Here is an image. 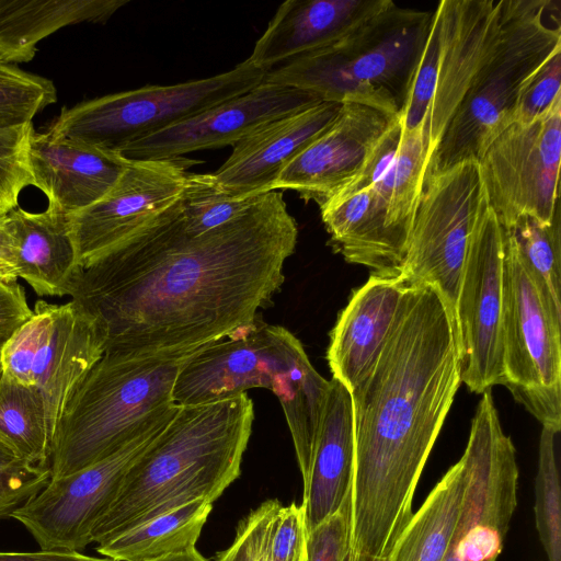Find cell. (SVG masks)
I'll list each match as a JSON object with an SVG mask.
<instances>
[{
    "instance_id": "cell-32",
    "label": "cell",
    "mask_w": 561,
    "mask_h": 561,
    "mask_svg": "<svg viewBox=\"0 0 561 561\" xmlns=\"http://www.w3.org/2000/svg\"><path fill=\"white\" fill-rule=\"evenodd\" d=\"M501 228L545 296L561 311L560 214L550 224L530 215H520Z\"/></svg>"
},
{
    "instance_id": "cell-34",
    "label": "cell",
    "mask_w": 561,
    "mask_h": 561,
    "mask_svg": "<svg viewBox=\"0 0 561 561\" xmlns=\"http://www.w3.org/2000/svg\"><path fill=\"white\" fill-rule=\"evenodd\" d=\"M56 101L53 81L0 61V129L32 123Z\"/></svg>"
},
{
    "instance_id": "cell-9",
    "label": "cell",
    "mask_w": 561,
    "mask_h": 561,
    "mask_svg": "<svg viewBox=\"0 0 561 561\" xmlns=\"http://www.w3.org/2000/svg\"><path fill=\"white\" fill-rule=\"evenodd\" d=\"M486 205L479 162L463 161L424 180L411 226L399 277L440 295L454 333L471 234Z\"/></svg>"
},
{
    "instance_id": "cell-30",
    "label": "cell",
    "mask_w": 561,
    "mask_h": 561,
    "mask_svg": "<svg viewBox=\"0 0 561 561\" xmlns=\"http://www.w3.org/2000/svg\"><path fill=\"white\" fill-rule=\"evenodd\" d=\"M330 381L302 355L275 393L293 438L304 484L307 482L322 423Z\"/></svg>"
},
{
    "instance_id": "cell-38",
    "label": "cell",
    "mask_w": 561,
    "mask_h": 561,
    "mask_svg": "<svg viewBox=\"0 0 561 561\" xmlns=\"http://www.w3.org/2000/svg\"><path fill=\"white\" fill-rule=\"evenodd\" d=\"M437 60L438 37L434 19H432L426 44L412 83L411 94L407 107L400 118L403 131L424 127L435 91Z\"/></svg>"
},
{
    "instance_id": "cell-7",
    "label": "cell",
    "mask_w": 561,
    "mask_h": 561,
    "mask_svg": "<svg viewBox=\"0 0 561 561\" xmlns=\"http://www.w3.org/2000/svg\"><path fill=\"white\" fill-rule=\"evenodd\" d=\"M266 71L249 59L219 75L171 85H146L65 107L47 131L117 151L261 84Z\"/></svg>"
},
{
    "instance_id": "cell-5",
    "label": "cell",
    "mask_w": 561,
    "mask_h": 561,
    "mask_svg": "<svg viewBox=\"0 0 561 561\" xmlns=\"http://www.w3.org/2000/svg\"><path fill=\"white\" fill-rule=\"evenodd\" d=\"M434 11L387 7L339 42L266 72L263 82L358 103L401 118Z\"/></svg>"
},
{
    "instance_id": "cell-44",
    "label": "cell",
    "mask_w": 561,
    "mask_h": 561,
    "mask_svg": "<svg viewBox=\"0 0 561 561\" xmlns=\"http://www.w3.org/2000/svg\"><path fill=\"white\" fill-rule=\"evenodd\" d=\"M0 561H114L78 551L43 550L32 552L0 551Z\"/></svg>"
},
{
    "instance_id": "cell-43",
    "label": "cell",
    "mask_w": 561,
    "mask_h": 561,
    "mask_svg": "<svg viewBox=\"0 0 561 561\" xmlns=\"http://www.w3.org/2000/svg\"><path fill=\"white\" fill-rule=\"evenodd\" d=\"M24 288L19 282L0 279V377L4 346L18 329L32 316Z\"/></svg>"
},
{
    "instance_id": "cell-31",
    "label": "cell",
    "mask_w": 561,
    "mask_h": 561,
    "mask_svg": "<svg viewBox=\"0 0 561 561\" xmlns=\"http://www.w3.org/2000/svg\"><path fill=\"white\" fill-rule=\"evenodd\" d=\"M0 439L30 466L49 468L53 435L44 400L34 388L0 377Z\"/></svg>"
},
{
    "instance_id": "cell-17",
    "label": "cell",
    "mask_w": 561,
    "mask_h": 561,
    "mask_svg": "<svg viewBox=\"0 0 561 561\" xmlns=\"http://www.w3.org/2000/svg\"><path fill=\"white\" fill-rule=\"evenodd\" d=\"M401 136L402 124L398 119L351 182L359 186L341 197L327 224L331 245L346 262L366 266L380 275L399 276L403 265V256L387 226Z\"/></svg>"
},
{
    "instance_id": "cell-21",
    "label": "cell",
    "mask_w": 561,
    "mask_h": 561,
    "mask_svg": "<svg viewBox=\"0 0 561 561\" xmlns=\"http://www.w3.org/2000/svg\"><path fill=\"white\" fill-rule=\"evenodd\" d=\"M342 104L320 102L273 119L238 141L214 173L213 185L236 198L274 191L282 170L335 119Z\"/></svg>"
},
{
    "instance_id": "cell-10",
    "label": "cell",
    "mask_w": 561,
    "mask_h": 561,
    "mask_svg": "<svg viewBox=\"0 0 561 561\" xmlns=\"http://www.w3.org/2000/svg\"><path fill=\"white\" fill-rule=\"evenodd\" d=\"M96 319L75 300L38 299L2 353V375L42 396L53 440L75 391L104 355Z\"/></svg>"
},
{
    "instance_id": "cell-47",
    "label": "cell",
    "mask_w": 561,
    "mask_h": 561,
    "mask_svg": "<svg viewBox=\"0 0 561 561\" xmlns=\"http://www.w3.org/2000/svg\"><path fill=\"white\" fill-rule=\"evenodd\" d=\"M18 462L22 461H20L13 451L0 439V468H5Z\"/></svg>"
},
{
    "instance_id": "cell-27",
    "label": "cell",
    "mask_w": 561,
    "mask_h": 561,
    "mask_svg": "<svg viewBox=\"0 0 561 561\" xmlns=\"http://www.w3.org/2000/svg\"><path fill=\"white\" fill-rule=\"evenodd\" d=\"M126 0H0V61L30 62L38 43L66 26L105 23Z\"/></svg>"
},
{
    "instance_id": "cell-26",
    "label": "cell",
    "mask_w": 561,
    "mask_h": 561,
    "mask_svg": "<svg viewBox=\"0 0 561 561\" xmlns=\"http://www.w3.org/2000/svg\"><path fill=\"white\" fill-rule=\"evenodd\" d=\"M4 221L13 238L18 278L38 297L69 296L80 267L67 216L50 207L31 213L18 206Z\"/></svg>"
},
{
    "instance_id": "cell-18",
    "label": "cell",
    "mask_w": 561,
    "mask_h": 561,
    "mask_svg": "<svg viewBox=\"0 0 561 561\" xmlns=\"http://www.w3.org/2000/svg\"><path fill=\"white\" fill-rule=\"evenodd\" d=\"M320 102L310 92L262 82L245 93L129 142L117 152L129 160H165L234 146L262 125Z\"/></svg>"
},
{
    "instance_id": "cell-37",
    "label": "cell",
    "mask_w": 561,
    "mask_h": 561,
    "mask_svg": "<svg viewBox=\"0 0 561 561\" xmlns=\"http://www.w3.org/2000/svg\"><path fill=\"white\" fill-rule=\"evenodd\" d=\"M280 506L277 500H267L251 511L238 525L232 543L216 561H271V537Z\"/></svg>"
},
{
    "instance_id": "cell-36",
    "label": "cell",
    "mask_w": 561,
    "mask_h": 561,
    "mask_svg": "<svg viewBox=\"0 0 561 561\" xmlns=\"http://www.w3.org/2000/svg\"><path fill=\"white\" fill-rule=\"evenodd\" d=\"M33 123L0 129V218L18 207L21 192L32 185L28 164Z\"/></svg>"
},
{
    "instance_id": "cell-8",
    "label": "cell",
    "mask_w": 561,
    "mask_h": 561,
    "mask_svg": "<svg viewBox=\"0 0 561 561\" xmlns=\"http://www.w3.org/2000/svg\"><path fill=\"white\" fill-rule=\"evenodd\" d=\"M503 239V385L542 427L561 430V311Z\"/></svg>"
},
{
    "instance_id": "cell-14",
    "label": "cell",
    "mask_w": 561,
    "mask_h": 561,
    "mask_svg": "<svg viewBox=\"0 0 561 561\" xmlns=\"http://www.w3.org/2000/svg\"><path fill=\"white\" fill-rule=\"evenodd\" d=\"M501 225L486 205L471 234L456 313L460 380L482 394L503 385Z\"/></svg>"
},
{
    "instance_id": "cell-29",
    "label": "cell",
    "mask_w": 561,
    "mask_h": 561,
    "mask_svg": "<svg viewBox=\"0 0 561 561\" xmlns=\"http://www.w3.org/2000/svg\"><path fill=\"white\" fill-rule=\"evenodd\" d=\"M465 488L459 459L435 484L398 537L390 561H443L458 519Z\"/></svg>"
},
{
    "instance_id": "cell-11",
    "label": "cell",
    "mask_w": 561,
    "mask_h": 561,
    "mask_svg": "<svg viewBox=\"0 0 561 561\" xmlns=\"http://www.w3.org/2000/svg\"><path fill=\"white\" fill-rule=\"evenodd\" d=\"M460 460L463 494L443 561H496L517 507L519 470L491 390L477 405Z\"/></svg>"
},
{
    "instance_id": "cell-12",
    "label": "cell",
    "mask_w": 561,
    "mask_h": 561,
    "mask_svg": "<svg viewBox=\"0 0 561 561\" xmlns=\"http://www.w3.org/2000/svg\"><path fill=\"white\" fill-rule=\"evenodd\" d=\"M561 98L530 123L514 122L479 162L488 206L501 227L520 215L550 224L560 214Z\"/></svg>"
},
{
    "instance_id": "cell-48",
    "label": "cell",
    "mask_w": 561,
    "mask_h": 561,
    "mask_svg": "<svg viewBox=\"0 0 561 561\" xmlns=\"http://www.w3.org/2000/svg\"><path fill=\"white\" fill-rule=\"evenodd\" d=\"M343 561H390V556H369L363 553H354L347 550Z\"/></svg>"
},
{
    "instance_id": "cell-13",
    "label": "cell",
    "mask_w": 561,
    "mask_h": 561,
    "mask_svg": "<svg viewBox=\"0 0 561 561\" xmlns=\"http://www.w3.org/2000/svg\"><path fill=\"white\" fill-rule=\"evenodd\" d=\"M174 404L106 458L69 476L50 480L10 517L20 522L43 550L82 551L117 494L133 463L165 427Z\"/></svg>"
},
{
    "instance_id": "cell-15",
    "label": "cell",
    "mask_w": 561,
    "mask_h": 561,
    "mask_svg": "<svg viewBox=\"0 0 561 561\" xmlns=\"http://www.w3.org/2000/svg\"><path fill=\"white\" fill-rule=\"evenodd\" d=\"M305 354L287 329L255 320L196 352L179 371L172 399L179 405H193L252 388L275 394Z\"/></svg>"
},
{
    "instance_id": "cell-35",
    "label": "cell",
    "mask_w": 561,
    "mask_h": 561,
    "mask_svg": "<svg viewBox=\"0 0 561 561\" xmlns=\"http://www.w3.org/2000/svg\"><path fill=\"white\" fill-rule=\"evenodd\" d=\"M260 196L236 198L219 192L208 173H190L180 199L185 229L201 234L219 227L243 214Z\"/></svg>"
},
{
    "instance_id": "cell-2",
    "label": "cell",
    "mask_w": 561,
    "mask_h": 561,
    "mask_svg": "<svg viewBox=\"0 0 561 561\" xmlns=\"http://www.w3.org/2000/svg\"><path fill=\"white\" fill-rule=\"evenodd\" d=\"M461 383L450 313L428 285H408L390 336L351 391L354 470L348 550L389 556Z\"/></svg>"
},
{
    "instance_id": "cell-24",
    "label": "cell",
    "mask_w": 561,
    "mask_h": 561,
    "mask_svg": "<svg viewBox=\"0 0 561 561\" xmlns=\"http://www.w3.org/2000/svg\"><path fill=\"white\" fill-rule=\"evenodd\" d=\"M391 0H287L248 58L266 72L325 48L381 11Z\"/></svg>"
},
{
    "instance_id": "cell-42",
    "label": "cell",
    "mask_w": 561,
    "mask_h": 561,
    "mask_svg": "<svg viewBox=\"0 0 561 561\" xmlns=\"http://www.w3.org/2000/svg\"><path fill=\"white\" fill-rule=\"evenodd\" d=\"M347 501L308 534L307 561H343L348 550Z\"/></svg>"
},
{
    "instance_id": "cell-33",
    "label": "cell",
    "mask_w": 561,
    "mask_h": 561,
    "mask_svg": "<svg viewBox=\"0 0 561 561\" xmlns=\"http://www.w3.org/2000/svg\"><path fill=\"white\" fill-rule=\"evenodd\" d=\"M556 433L542 427L535 478V522L549 561H561V490Z\"/></svg>"
},
{
    "instance_id": "cell-20",
    "label": "cell",
    "mask_w": 561,
    "mask_h": 561,
    "mask_svg": "<svg viewBox=\"0 0 561 561\" xmlns=\"http://www.w3.org/2000/svg\"><path fill=\"white\" fill-rule=\"evenodd\" d=\"M398 119L371 106L342 104L333 123L282 170L273 190H294L322 206L356 179Z\"/></svg>"
},
{
    "instance_id": "cell-19",
    "label": "cell",
    "mask_w": 561,
    "mask_h": 561,
    "mask_svg": "<svg viewBox=\"0 0 561 561\" xmlns=\"http://www.w3.org/2000/svg\"><path fill=\"white\" fill-rule=\"evenodd\" d=\"M433 19L438 60L435 91L424 123L426 163L495 44L501 0H442Z\"/></svg>"
},
{
    "instance_id": "cell-46",
    "label": "cell",
    "mask_w": 561,
    "mask_h": 561,
    "mask_svg": "<svg viewBox=\"0 0 561 561\" xmlns=\"http://www.w3.org/2000/svg\"><path fill=\"white\" fill-rule=\"evenodd\" d=\"M152 561H208L206 560L196 548L162 557Z\"/></svg>"
},
{
    "instance_id": "cell-25",
    "label": "cell",
    "mask_w": 561,
    "mask_h": 561,
    "mask_svg": "<svg viewBox=\"0 0 561 561\" xmlns=\"http://www.w3.org/2000/svg\"><path fill=\"white\" fill-rule=\"evenodd\" d=\"M353 470L352 398L350 391L332 378L309 477L304 484L308 534L343 507L350 495Z\"/></svg>"
},
{
    "instance_id": "cell-6",
    "label": "cell",
    "mask_w": 561,
    "mask_h": 561,
    "mask_svg": "<svg viewBox=\"0 0 561 561\" xmlns=\"http://www.w3.org/2000/svg\"><path fill=\"white\" fill-rule=\"evenodd\" d=\"M559 4L501 0L495 44L430 157L424 180L457 163L479 161L492 140L514 123L523 89L561 49L560 19L551 16Z\"/></svg>"
},
{
    "instance_id": "cell-16",
    "label": "cell",
    "mask_w": 561,
    "mask_h": 561,
    "mask_svg": "<svg viewBox=\"0 0 561 561\" xmlns=\"http://www.w3.org/2000/svg\"><path fill=\"white\" fill-rule=\"evenodd\" d=\"M186 164L182 158L129 160L105 196L66 215L79 267L105 256L176 204L186 187Z\"/></svg>"
},
{
    "instance_id": "cell-45",
    "label": "cell",
    "mask_w": 561,
    "mask_h": 561,
    "mask_svg": "<svg viewBox=\"0 0 561 561\" xmlns=\"http://www.w3.org/2000/svg\"><path fill=\"white\" fill-rule=\"evenodd\" d=\"M0 279L8 283L19 280L14 264L13 238L5 225L4 216L0 218Z\"/></svg>"
},
{
    "instance_id": "cell-22",
    "label": "cell",
    "mask_w": 561,
    "mask_h": 561,
    "mask_svg": "<svg viewBox=\"0 0 561 561\" xmlns=\"http://www.w3.org/2000/svg\"><path fill=\"white\" fill-rule=\"evenodd\" d=\"M129 159L121 152L33 131L28 147L32 185L48 206L65 215L100 201L117 182Z\"/></svg>"
},
{
    "instance_id": "cell-4",
    "label": "cell",
    "mask_w": 561,
    "mask_h": 561,
    "mask_svg": "<svg viewBox=\"0 0 561 561\" xmlns=\"http://www.w3.org/2000/svg\"><path fill=\"white\" fill-rule=\"evenodd\" d=\"M205 346L149 354L104 353L59 422L51 445L50 480L106 458L173 407L179 371Z\"/></svg>"
},
{
    "instance_id": "cell-23",
    "label": "cell",
    "mask_w": 561,
    "mask_h": 561,
    "mask_svg": "<svg viewBox=\"0 0 561 561\" xmlns=\"http://www.w3.org/2000/svg\"><path fill=\"white\" fill-rule=\"evenodd\" d=\"M408 284L373 273L355 289L330 334L327 358L332 378L350 392L371 371L392 331Z\"/></svg>"
},
{
    "instance_id": "cell-39",
    "label": "cell",
    "mask_w": 561,
    "mask_h": 561,
    "mask_svg": "<svg viewBox=\"0 0 561 561\" xmlns=\"http://www.w3.org/2000/svg\"><path fill=\"white\" fill-rule=\"evenodd\" d=\"M561 98V49L533 76L522 91L515 121L530 123L545 114Z\"/></svg>"
},
{
    "instance_id": "cell-40",
    "label": "cell",
    "mask_w": 561,
    "mask_h": 561,
    "mask_svg": "<svg viewBox=\"0 0 561 561\" xmlns=\"http://www.w3.org/2000/svg\"><path fill=\"white\" fill-rule=\"evenodd\" d=\"M307 542L304 504L280 506L271 537V561H307Z\"/></svg>"
},
{
    "instance_id": "cell-41",
    "label": "cell",
    "mask_w": 561,
    "mask_h": 561,
    "mask_svg": "<svg viewBox=\"0 0 561 561\" xmlns=\"http://www.w3.org/2000/svg\"><path fill=\"white\" fill-rule=\"evenodd\" d=\"M50 469L24 462L0 468V519L38 493L49 481Z\"/></svg>"
},
{
    "instance_id": "cell-3",
    "label": "cell",
    "mask_w": 561,
    "mask_h": 561,
    "mask_svg": "<svg viewBox=\"0 0 561 561\" xmlns=\"http://www.w3.org/2000/svg\"><path fill=\"white\" fill-rule=\"evenodd\" d=\"M254 420L247 392L179 405L160 434L126 472L96 522L98 545L197 499L214 503L240 476Z\"/></svg>"
},
{
    "instance_id": "cell-28",
    "label": "cell",
    "mask_w": 561,
    "mask_h": 561,
    "mask_svg": "<svg viewBox=\"0 0 561 561\" xmlns=\"http://www.w3.org/2000/svg\"><path fill=\"white\" fill-rule=\"evenodd\" d=\"M213 503L197 499L157 515L98 545L114 561H152L196 548Z\"/></svg>"
},
{
    "instance_id": "cell-1",
    "label": "cell",
    "mask_w": 561,
    "mask_h": 561,
    "mask_svg": "<svg viewBox=\"0 0 561 561\" xmlns=\"http://www.w3.org/2000/svg\"><path fill=\"white\" fill-rule=\"evenodd\" d=\"M298 237L279 190L201 234L180 201L90 266L70 297L98 321L104 353L149 354L208 345L254 322L284 282Z\"/></svg>"
}]
</instances>
